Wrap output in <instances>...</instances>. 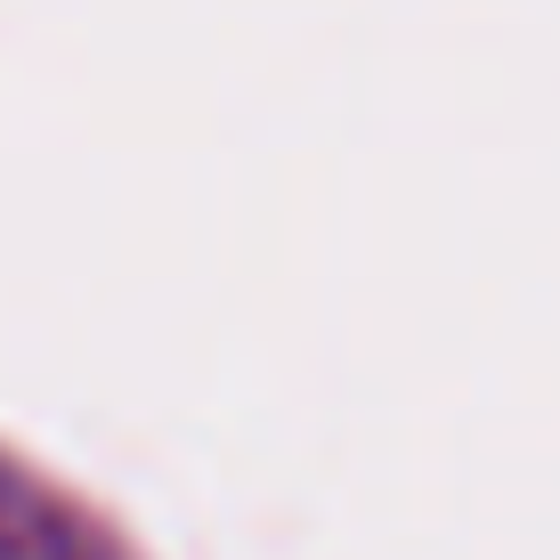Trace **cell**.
<instances>
[{
    "mask_svg": "<svg viewBox=\"0 0 560 560\" xmlns=\"http://www.w3.org/2000/svg\"><path fill=\"white\" fill-rule=\"evenodd\" d=\"M0 560H139V552L73 495L33 479L16 455H0Z\"/></svg>",
    "mask_w": 560,
    "mask_h": 560,
    "instance_id": "obj_1",
    "label": "cell"
}]
</instances>
